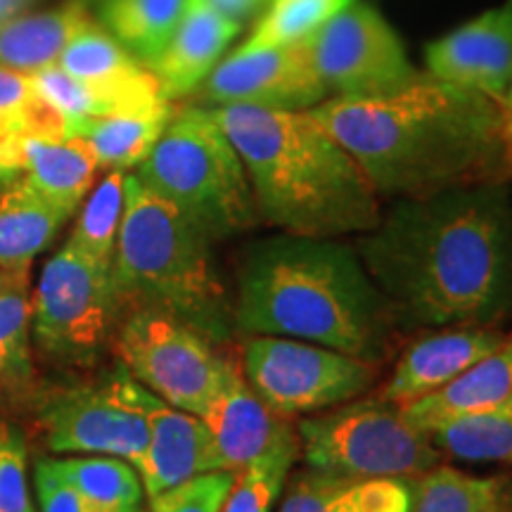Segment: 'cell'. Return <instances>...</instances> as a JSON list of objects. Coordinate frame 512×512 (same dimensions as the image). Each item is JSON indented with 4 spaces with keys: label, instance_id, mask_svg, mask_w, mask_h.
Wrapping results in <instances>:
<instances>
[{
    "label": "cell",
    "instance_id": "1",
    "mask_svg": "<svg viewBox=\"0 0 512 512\" xmlns=\"http://www.w3.org/2000/svg\"><path fill=\"white\" fill-rule=\"evenodd\" d=\"M354 247L399 332L494 325L512 306L508 181L396 200Z\"/></svg>",
    "mask_w": 512,
    "mask_h": 512
},
{
    "label": "cell",
    "instance_id": "2",
    "mask_svg": "<svg viewBox=\"0 0 512 512\" xmlns=\"http://www.w3.org/2000/svg\"><path fill=\"white\" fill-rule=\"evenodd\" d=\"M366 171L380 197L510 181L498 102L425 74L382 98H328L309 110Z\"/></svg>",
    "mask_w": 512,
    "mask_h": 512
},
{
    "label": "cell",
    "instance_id": "3",
    "mask_svg": "<svg viewBox=\"0 0 512 512\" xmlns=\"http://www.w3.org/2000/svg\"><path fill=\"white\" fill-rule=\"evenodd\" d=\"M235 330L292 337L380 363L399 335L354 245L280 233L249 242L238 268Z\"/></svg>",
    "mask_w": 512,
    "mask_h": 512
},
{
    "label": "cell",
    "instance_id": "4",
    "mask_svg": "<svg viewBox=\"0 0 512 512\" xmlns=\"http://www.w3.org/2000/svg\"><path fill=\"white\" fill-rule=\"evenodd\" d=\"M235 145L261 223L304 238L363 235L382 216L366 171L311 112L209 107Z\"/></svg>",
    "mask_w": 512,
    "mask_h": 512
},
{
    "label": "cell",
    "instance_id": "5",
    "mask_svg": "<svg viewBox=\"0 0 512 512\" xmlns=\"http://www.w3.org/2000/svg\"><path fill=\"white\" fill-rule=\"evenodd\" d=\"M214 242L176 207L147 190L136 174L124 181V219L112 261L117 304L169 313L214 344H228L235 313Z\"/></svg>",
    "mask_w": 512,
    "mask_h": 512
},
{
    "label": "cell",
    "instance_id": "6",
    "mask_svg": "<svg viewBox=\"0 0 512 512\" xmlns=\"http://www.w3.org/2000/svg\"><path fill=\"white\" fill-rule=\"evenodd\" d=\"M136 178L214 245L261 226L245 164L209 107L176 110Z\"/></svg>",
    "mask_w": 512,
    "mask_h": 512
},
{
    "label": "cell",
    "instance_id": "7",
    "mask_svg": "<svg viewBox=\"0 0 512 512\" xmlns=\"http://www.w3.org/2000/svg\"><path fill=\"white\" fill-rule=\"evenodd\" d=\"M297 437L299 458L309 470L337 477L413 479L444 458L430 434L380 396L309 415L297 425Z\"/></svg>",
    "mask_w": 512,
    "mask_h": 512
},
{
    "label": "cell",
    "instance_id": "8",
    "mask_svg": "<svg viewBox=\"0 0 512 512\" xmlns=\"http://www.w3.org/2000/svg\"><path fill=\"white\" fill-rule=\"evenodd\" d=\"M240 368L259 399L290 420L358 399L373 387L380 366L304 339L252 335Z\"/></svg>",
    "mask_w": 512,
    "mask_h": 512
},
{
    "label": "cell",
    "instance_id": "9",
    "mask_svg": "<svg viewBox=\"0 0 512 512\" xmlns=\"http://www.w3.org/2000/svg\"><path fill=\"white\" fill-rule=\"evenodd\" d=\"M117 354L133 380L195 415H202L235 366L202 332L155 309L128 313L117 337Z\"/></svg>",
    "mask_w": 512,
    "mask_h": 512
},
{
    "label": "cell",
    "instance_id": "10",
    "mask_svg": "<svg viewBox=\"0 0 512 512\" xmlns=\"http://www.w3.org/2000/svg\"><path fill=\"white\" fill-rule=\"evenodd\" d=\"M117 311L112 268L64 242L31 294V337L53 358L93 361L110 339Z\"/></svg>",
    "mask_w": 512,
    "mask_h": 512
},
{
    "label": "cell",
    "instance_id": "11",
    "mask_svg": "<svg viewBox=\"0 0 512 512\" xmlns=\"http://www.w3.org/2000/svg\"><path fill=\"white\" fill-rule=\"evenodd\" d=\"M306 43L330 98H382L413 86L425 76L408 60L392 24L373 5L358 0L332 17Z\"/></svg>",
    "mask_w": 512,
    "mask_h": 512
},
{
    "label": "cell",
    "instance_id": "12",
    "mask_svg": "<svg viewBox=\"0 0 512 512\" xmlns=\"http://www.w3.org/2000/svg\"><path fill=\"white\" fill-rule=\"evenodd\" d=\"M126 368L100 384L48 389L36 418L48 448L69 456H112L136 463L147 446V420L128 399Z\"/></svg>",
    "mask_w": 512,
    "mask_h": 512
},
{
    "label": "cell",
    "instance_id": "13",
    "mask_svg": "<svg viewBox=\"0 0 512 512\" xmlns=\"http://www.w3.org/2000/svg\"><path fill=\"white\" fill-rule=\"evenodd\" d=\"M192 95L202 107L252 105L283 112H309L330 98L306 41L271 48L238 46L221 57Z\"/></svg>",
    "mask_w": 512,
    "mask_h": 512
},
{
    "label": "cell",
    "instance_id": "14",
    "mask_svg": "<svg viewBox=\"0 0 512 512\" xmlns=\"http://www.w3.org/2000/svg\"><path fill=\"white\" fill-rule=\"evenodd\" d=\"M427 74L501 100L512 83V0L425 48Z\"/></svg>",
    "mask_w": 512,
    "mask_h": 512
},
{
    "label": "cell",
    "instance_id": "15",
    "mask_svg": "<svg viewBox=\"0 0 512 512\" xmlns=\"http://www.w3.org/2000/svg\"><path fill=\"white\" fill-rule=\"evenodd\" d=\"M126 392L147 420V446L133 463L147 496L162 494L209 470L211 441L200 415L162 401L131 375L126 377Z\"/></svg>",
    "mask_w": 512,
    "mask_h": 512
},
{
    "label": "cell",
    "instance_id": "16",
    "mask_svg": "<svg viewBox=\"0 0 512 512\" xmlns=\"http://www.w3.org/2000/svg\"><path fill=\"white\" fill-rule=\"evenodd\" d=\"M200 418L211 441L209 470L240 472L297 432L249 387L240 363H235L226 384L207 403Z\"/></svg>",
    "mask_w": 512,
    "mask_h": 512
},
{
    "label": "cell",
    "instance_id": "17",
    "mask_svg": "<svg viewBox=\"0 0 512 512\" xmlns=\"http://www.w3.org/2000/svg\"><path fill=\"white\" fill-rule=\"evenodd\" d=\"M505 332L494 325H465L441 328L420 335L396 361V366L380 389V399L408 406L422 396L437 392L460 373L475 366L479 358L503 342Z\"/></svg>",
    "mask_w": 512,
    "mask_h": 512
},
{
    "label": "cell",
    "instance_id": "18",
    "mask_svg": "<svg viewBox=\"0 0 512 512\" xmlns=\"http://www.w3.org/2000/svg\"><path fill=\"white\" fill-rule=\"evenodd\" d=\"M57 67L88 86L98 88L121 110L155 105L166 100L147 67L121 46L100 22H88L62 50Z\"/></svg>",
    "mask_w": 512,
    "mask_h": 512
},
{
    "label": "cell",
    "instance_id": "19",
    "mask_svg": "<svg viewBox=\"0 0 512 512\" xmlns=\"http://www.w3.org/2000/svg\"><path fill=\"white\" fill-rule=\"evenodd\" d=\"M240 29L242 24L211 10L204 0H192L164 53L150 67L164 98L174 102L195 93Z\"/></svg>",
    "mask_w": 512,
    "mask_h": 512
},
{
    "label": "cell",
    "instance_id": "20",
    "mask_svg": "<svg viewBox=\"0 0 512 512\" xmlns=\"http://www.w3.org/2000/svg\"><path fill=\"white\" fill-rule=\"evenodd\" d=\"M12 159L19 176L29 181L43 200L60 209L67 219L79 211L93 190L98 162L81 138L67 136H22L10 138Z\"/></svg>",
    "mask_w": 512,
    "mask_h": 512
},
{
    "label": "cell",
    "instance_id": "21",
    "mask_svg": "<svg viewBox=\"0 0 512 512\" xmlns=\"http://www.w3.org/2000/svg\"><path fill=\"white\" fill-rule=\"evenodd\" d=\"M512 399V332L475 366L460 373L437 392L401 406L411 425L430 434L446 422L491 411Z\"/></svg>",
    "mask_w": 512,
    "mask_h": 512
},
{
    "label": "cell",
    "instance_id": "22",
    "mask_svg": "<svg viewBox=\"0 0 512 512\" xmlns=\"http://www.w3.org/2000/svg\"><path fill=\"white\" fill-rule=\"evenodd\" d=\"M406 479H354L309 470L294 479L278 512H413Z\"/></svg>",
    "mask_w": 512,
    "mask_h": 512
},
{
    "label": "cell",
    "instance_id": "23",
    "mask_svg": "<svg viewBox=\"0 0 512 512\" xmlns=\"http://www.w3.org/2000/svg\"><path fill=\"white\" fill-rule=\"evenodd\" d=\"M174 112V102L159 100L155 105L81 121L67 133V138H81L91 147L98 169H138V164L150 155L164 128L169 126Z\"/></svg>",
    "mask_w": 512,
    "mask_h": 512
},
{
    "label": "cell",
    "instance_id": "24",
    "mask_svg": "<svg viewBox=\"0 0 512 512\" xmlns=\"http://www.w3.org/2000/svg\"><path fill=\"white\" fill-rule=\"evenodd\" d=\"M91 19V10L79 0L8 19L0 24V67L29 76L53 67L76 31Z\"/></svg>",
    "mask_w": 512,
    "mask_h": 512
},
{
    "label": "cell",
    "instance_id": "25",
    "mask_svg": "<svg viewBox=\"0 0 512 512\" xmlns=\"http://www.w3.org/2000/svg\"><path fill=\"white\" fill-rule=\"evenodd\" d=\"M69 219L17 176L0 192V271H29Z\"/></svg>",
    "mask_w": 512,
    "mask_h": 512
},
{
    "label": "cell",
    "instance_id": "26",
    "mask_svg": "<svg viewBox=\"0 0 512 512\" xmlns=\"http://www.w3.org/2000/svg\"><path fill=\"white\" fill-rule=\"evenodd\" d=\"M34 389L29 271H0V401Z\"/></svg>",
    "mask_w": 512,
    "mask_h": 512
},
{
    "label": "cell",
    "instance_id": "27",
    "mask_svg": "<svg viewBox=\"0 0 512 512\" xmlns=\"http://www.w3.org/2000/svg\"><path fill=\"white\" fill-rule=\"evenodd\" d=\"M192 0H105L98 5L100 24L150 69L190 8Z\"/></svg>",
    "mask_w": 512,
    "mask_h": 512
},
{
    "label": "cell",
    "instance_id": "28",
    "mask_svg": "<svg viewBox=\"0 0 512 512\" xmlns=\"http://www.w3.org/2000/svg\"><path fill=\"white\" fill-rule=\"evenodd\" d=\"M418 479L415 512H512L510 477H477L439 463Z\"/></svg>",
    "mask_w": 512,
    "mask_h": 512
},
{
    "label": "cell",
    "instance_id": "29",
    "mask_svg": "<svg viewBox=\"0 0 512 512\" xmlns=\"http://www.w3.org/2000/svg\"><path fill=\"white\" fill-rule=\"evenodd\" d=\"M55 470L79 491L86 512H133L140 508L143 482L128 460L83 456L53 460Z\"/></svg>",
    "mask_w": 512,
    "mask_h": 512
},
{
    "label": "cell",
    "instance_id": "30",
    "mask_svg": "<svg viewBox=\"0 0 512 512\" xmlns=\"http://www.w3.org/2000/svg\"><path fill=\"white\" fill-rule=\"evenodd\" d=\"M441 456L465 463L512 465V399L491 411L465 415L430 432Z\"/></svg>",
    "mask_w": 512,
    "mask_h": 512
},
{
    "label": "cell",
    "instance_id": "31",
    "mask_svg": "<svg viewBox=\"0 0 512 512\" xmlns=\"http://www.w3.org/2000/svg\"><path fill=\"white\" fill-rule=\"evenodd\" d=\"M126 171H107V176L88 192L79 207L69 245L91 256L95 264L112 268L121 219H124Z\"/></svg>",
    "mask_w": 512,
    "mask_h": 512
},
{
    "label": "cell",
    "instance_id": "32",
    "mask_svg": "<svg viewBox=\"0 0 512 512\" xmlns=\"http://www.w3.org/2000/svg\"><path fill=\"white\" fill-rule=\"evenodd\" d=\"M354 0H268L240 46L271 48L304 43Z\"/></svg>",
    "mask_w": 512,
    "mask_h": 512
},
{
    "label": "cell",
    "instance_id": "33",
    "mask_svg": "<svg viewBox=\"0 0 512 512\" xmlns=\"http://www.w3.org/2000/svg\"><path fill=\"white\" fill-rule=\"evenodd\" d=\"M297 430V427H294ZM299 458L297 432L275 444L264 456L252 460L235 475L223 505V512H271V508L283 494L287 475Z\"/></svg>",
    "mask_w": 512,
    "mask_h": 512
},
{
    "label": "cell",
    "instance_id": "34",
    "mask_svg": "<svg viewBox=\"0 0 512 512\" xmlns=\"http://www.w3.org/2000/svg\"><path fill=\"white\" fill-rule=\"evenodd\" d=\"M64 136V121L38 93L34 76L0 67V138Z\"/></svg>",
    "mask_w": 512,
    "mask_h": 512
},
{
    "label": "cell",
    "instance_id": "35",
    "mask_svg": "<svg viewBox=\"0 0 512 512\" xmlns=\"http://www.w3.org/2000/svg\"><path fill=\"white\" fill-rule=\"evenodd\" d=\"M31 76H34V83L38 93L43 95V100H46L62 117L64 136H67L76 124H81V121L121 110L110 95L88 86V83L74 79V76H69L64 69L57 67V64L48 69H41V72Z\"/></svg>",
    "mask_w": 512,
    "mask_h": 512
},
{
    "label": "cell",
    "instance_id": "36",
    "mask_svg": "<svg viewBox=\"0 0 512 512\" xmlns=\"http://www.w3.org/2000/svg\"><path fill=\"white\" fill-rule=\"evenodd\" d=\"M238 472L207 470L150 498L152 512H223Z\"/></svg>",
    "mask_w": 512,
    "mask_h": 512
},
{
    "label": "cell",
    "instance_id": "37",
    "mask_svg": "<svg viewBox=\"0 0 512 512\" xmlns=\"http://www.w3.org/2000/svg\"><path fill=\"white\" fill-rule=\"evenodd\" d=\"M0 512H36L27 477V444L10 425H0Z\"/></svg>",
    "mask_w": 512,
    "mask_h": 512
},
{
    "label": "cell",
    "instance_id": "38",
    "mask_svg": "<svg viewBox=\"0 0 512 512\" xmlns=\"http://www.w3.org/2000/svg\"><path fill=\"white\" fill-rule=\"evenodd\" d=\"M41 512H86L79 491L55 470L53 460H41L34 472Z\"/></svg>",
    "mask_w": 512,
    "mask_h": 512
},
{
    "label": "cell",
    "instance_id": "39",
    "mask_svg": "<svg viewBox=\"0 0 512 512\" xmlns=\"http://www.w3.org/2000/svg\"><path fill=\"white\" fill-rule=\"evenodd\" d=\"M211 10H216L219 15L233 22L245 24L252 15H259L266 8L268 0H204Z\"/></svg>",
    "mask_w": 512,
    "mask_h": 512
},
{
    "label": "cell",
    "instance_id": "40",
    "mask_svg": "<svg viewBox=\"0 0 512 512\" xmlns=\"http://www.w3.org/2000/svg\"><path fill=\"white\" fill-rule=\"evenodd\" d=\"M498 112H501V138L505 147V157H508V166L512 171V83L503 98L498 100Z\"/></svg>",
    "mask_w": 512,
    "mask_h": 512
},
{
    "label": "cell",
    "instance_id": "41",
    "mask_svg": "<svg viewBox=\"0 0 512 512\" xmlns=\"http://www.w3.org/2000/svg\"><path fill=\"white\" fill-rule=\"evenodd\" d=\"M19 176V169L12 159V147L8 138H0V192Z\"/></svg>",
    "mask_w": 512,
    "mask_h": 512
},
{
    "label": "cell",
    "instance_id": "42",
    "mask_svg": "<svg viewBox=\"0 0 512 512\" xmlns=\"http://www.w3.org/2000/svg\"><path fill=\"white\" fill-rule=\"evenodd\" d=\"M38 0H0V24L8 22L12 17L24 15V12L34 10Z\"/></svg>",
    "mask_w": 512,
    "mask_h": 512
},
{
    "label": "cell",
    "instance_id": "43",
    "mask_svg": "<svg viewBox=\"0 0 512 512\" xmlns=\"http://www.w3.org/2000/svg\"><path fill=\"white\" fill-rule=\"evenodd\" d=\"M79 3H81V5H86L88 10H91V8L95 10V8H98V5L105 3V0H79Z\"/></svg>",
    "mask_w": 512,
    "mask_h": 512
},
{
    "label": "cell",
    "instance_id": "44",
    "mask_svg": "<svg viewBox=\"0 0 512 512\" xmlns=\"http://www.w3.org/2000/svg\"><path fill=\"white\" fill-rule=\"evenodd\" d=\"M133 512H145V510H140V508H136V510H133Z\"/></svg>",
    "mask_w": 512,
    "mask_h": 512
}]
</instances>
